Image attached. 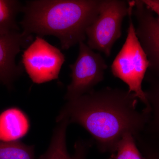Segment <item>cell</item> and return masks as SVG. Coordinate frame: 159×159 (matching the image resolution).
Returning <instances> with one entry per match:
<instances>
[{"instance_id":"obj_1","label":"cell","mask_w":159,"mask_h":159,"mask_svg":"<svg viewBox=\"0 0 159 159\" xmlns=\"http://www.w3.org/2000/svg\"><path fill=\"white\" fill-rule=\"evenodd\" d=\"M139 99L134 93L107 87L69 100L56 118L77 123L93 137L102 152H115L122 137L131 134L136 139L144 132L149 114L137 106Z\"/></svg>"},{"instance_id":"obj_2","label":"cell","mask_w":159,"mask_h":159,"mask_svg":"<svg viewBox=\"0 0 159 159\" xmlns=\"http://www.w3.org/2000/svg\"><path fill=\"white\" fill-rule=\"evenodd\" d=\"M102 0H35L23 6L20 22L26 35H51L68 50L86 38V31L99 14Z\"/></svg>"},{"instance_id":"obj_3","label":"cell","mask_w":159,"mask_h":159,"mask_svg":"<svg viewBox=\"0 0 159 159\" xmlns=\"http://www.w3.org/2000/svg\"><path fill=\"white\" fill-rule=\"evenodd\" d=\"M129 27L125 42L111 66L114 77L128 85V91L134 93L145 105L143 110L149 113V106L142 82L149 67V61L136 33L133 21L134 1H128Z\"/></svg>"},{"instance_id":"obj_4","label":"cell","mask_w":159,"mask_h":159,"mask_svg":"<svg viewBox=\"0 0 159 159\" xmlns=\"http://www.w3.org/2000/svg\"><path fill=\"white\" fill-rule=\"evenodd\" d=\"M128 1L102 0L99 14L86 31L87 45L110 56L115 43L122 35V25L128 16Z\"/></svg>"},{"instance_id":"obj_5","label":"cell","mask_w":159,"mask_h":159,"mask_svg":"<svg viewBox=\"0 0 159 159\" xmlns=\"http://www.w3.org/2000/svg\"><path fill=\"white\" fill-rule=\"evenodd\" d=\"M65 57L59 49L36 36L22 55L21 65L37 84L58 79Z\"/></svg>"},{"instance_id":"obj_6","label":"cell","mask_w":159,"mask_h":159,"mask_svg":"<svg viewBox=\"0 0 159 159\" xmlns=\"http://www.w3.org/2000/svg\"><path fill=\"white\" fill-rule=\"evenodd\" d=\"M79 44L78 57L74 64L69 66L72 80L65 97L68 101L93 91L94 87L104 79V72L108 67L99 53L94 52L84 42Z\"/></svg>"},{"instance_id":"obj_7","label":"cell","mask_w":159,"mask_h":159,"mask_svg":"<svg viewBox=\"0 0 159 159\" xmlns=\"http://www.w3.org/2000/svg\"><path fill=\"white\" fill-rule=\"evenodd\" d=\"M136 33L149 61L147 74L159 79V20L142 1H134Z\"/></svg>"},{"instance_id":"obj_8","label":"cell","mask_w":159,"mask_h":159,"mask_svg":"<svg viewBox=\"0 0 159 159\" xmlns=\"http://www.w3.org/2000/svg\"><path fill=\"white\" fill-rule=\"evenodd\" d=\"M32 35H26L19 31L0 34V83L11 89L15 81L22 74L21 65H16V57L22 48L33 42Z\"/></svg>"},{"instance_id":"obj_9","label":"cell","mask_w":159,"mask_h":159,"mask_svg":"<svg viewBox=\"0 0 159 159\" xmlns=\"http://www.w3.org/2000/svg\"><path fill=\"white\" fill-rule=\"evenodd\" d=\"M28 116L16 107H10L0 114V141H19L30 129Z\"/></svg>"},{"instance_id":"obj_10","label":"cell","mask_w":159,"mask_h":159,"mask_svg":"<svg viewBox=\"0 0 159 159\" xmlns=\"http://www.w3.org/2000/svg\"><path fill=\"white\" fill-rule=\"evenodd\" d=\"M149 85L145 91L149 109V118L143 133L159 139V79L146 73Z\"/></svg>"},{"instance_id":"obj_11","label":"cell","mask_w":159,"mask_h":159,"mask_svg":"<svg viewBox=\"0 0 159 159\" xmlns=\"http://www.w3.org/2000/svg\"><path fill=\"white\" fill-rule=\"evenodd\" d=\"M54 129L48 148L38 159H72L67 149L66 132L68 120L64 119L58 122Z\"/></svg>"},{"instance_id":"obj_12","label":"cell","mask_w":159,"mask_h":159,"mask_svg":"<svg viewBox=\"0 0 159 159\" xmlns=\"http://www.w3.org/2000/svg\"><path fill=\"white\" fill-rule=\"evenodd\" d=\"M23 6L16 0H0V34L19 31L16 18Z\"/></svg>"},{"instance_id":"obj_13","label":"cell","mask_w":159,"mask_h":159,"mask_svg":"<svg viewBox=\"0 0 159 159\" xmlns=\"http://www.w3.org/2000/svg\"><path fill=\"white\" fill-rule=\"evenodd\" d=\"M34 145L21 141H0V159H34Z\"/></svg>"},{"instance_id":"obj_14","label":"cell","mask_w":159,"mask_h":159,"mask_svg":"<svg viewBox=\"0 0 159 159\" xmlns=\"http://www.w3.org/2000/svg\"><path fill=\"white\" fill-rule=\"evenodd\" d=\"M108 159H145L130 133L125 134L117 145L114 153Z\"/></svg>"},{"instance_id":"obj_15","label":"cell","mask_w":159,"mask_h":159,"mask_svg":"<svg viewBox=\"0 0 159 159\" xmlns=\"http://www.w3.org/2000/svg\"><path fill=\"white\" fill-rule=\"evenodd\" d=\"M136 141L145 159H159V139L142 133Z\"/></svg>"},{"instance_id":"obj_16","label":"cell","mask_w":159,"mask_h":159,"mask_svg":"<svg viewBox=\"0 0 159 159\" xmlns=\"http://www.w3.org/2000/svg\"><path fill=\"white\" fill-rule=\"evenodd\" d=\"M91 141L78 140L74 145V153L72 159H86L89 148L91 147Z\"/></svg>"},{"instance_id":"obj_17","label":"cell","mask_w":159,"mask_h":159,"mask_svg":"<svg viewBox=\"0 0 159 159\" xmlns=\"http://www.w3.org/2000/svg\"><path fill=\"white\" fill-rule=\"evenodd\" d=\"M142 1L147 8L157 15L159 20V3L156 0H142Z\"/></svg>"}]
</instances>
